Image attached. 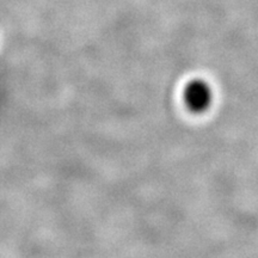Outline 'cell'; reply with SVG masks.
Wrapping results in <instances>:
<instances>
[{"label": "cell", "instance_id": "cell-1", "mask_svg": "<svg viewBox=\"0 0 258 258\" xmlns=\"http://www.w3.org/2000/svg\"><path fill=\"white\" fill-rule=\"evenodd\" d=\"M184 102L190 110L202 112L207 110L212 104V89L206 82L200 79L191 80L186 84L184 89Z\"/></svg>", "mask_w": 258, "mask_h": 258}]
</instances>
